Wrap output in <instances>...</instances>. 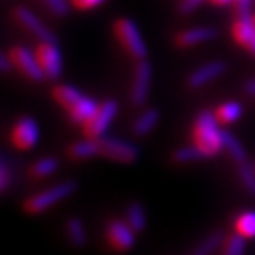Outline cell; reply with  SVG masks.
<instances>
[{"mask_svg": "<svg viewBox=\"0 0 255 255\" xmlns=\"http://www.w3.org/2000/svg\"><path fill=\"white\" fill-rule=\"evenodd\" d=\"M98 103H96L95 100H91L88 98V96H83L78 103L71 106L70 110H66L68 111V116H70V120L73 121L75 125H85L86 121H88L91 116H93L96 113V110H98Z\"/></svg>", "mask_w": 255, "mask_h": 255, "instance_id": "obj_15", "label": "cell"}, {"mask_svg": "<svg viewBox=\"0 0 255 255\" xmlns=\"http://www.w3.org/2000/svg\"><path fill=\"white\" fill-rule=\"evenodd\" d=\"M204 152L199 149L196 144H191V146H182V147H177L172 154V159L177 164H187V162H196L199 159H204Z\"/></svg>", "mask_w": 255, "mask_h": 255, "instance_id": "obj_26", "label": "cell"}, {"mask_svg": "<svg viewBox=\"0 0 255 255\" xmlns=\"http://www.w3.org/2000/svg\"><path fill=\"white\" fill-rule=\"evenodd\" d=\"M192 139L206 157L216 156L224 149L222 131L217 126L216 115L211 111H201L192 126Z\"/></svg>", "mask_w": 255, "mask_h": 255, "instance_id": "obj_1", "label": "cell"}, {"mask_svg": "<svg viewBox=\"0 0 255 255\" xmlns=\"http://www.w3.org/2000/svg\"><path fill=\"white\" fill-rule=\"evenodd\" d=\"M103 2H106V0H71V5L78 10H91Z\"/></svg>", "mask_w": 255, "mask_h": 255, "instance_id": "obj_32", "label": "cell"}, {"mask_svg": "<svg viewBox=\"0 0 255 255\" xmlns=\"http://www.w3.org/2000/svg\"><path fill=\"white\" fill-rule=\"evenodd\" d=\"M236 232L244 239H255V211H246L234 222Z\"/></svg>", "mask_w": 255, "mask_h": 255, "instance_id": "obj_24", "label": "cell"}, {"mask_svg": "<svg viewBox=\"0 0 255 255\" xmlns=\"http://www.w3.org/2000/svg\"><path fill=\"white\" fill-rule=\"evenodd\" d=\"M76 187H78V184H76L75 181H63V182H58V184H53L52 187H48V189L33 194V196H30L23 204L25 212L32 214V216L42 214L47 211V209L57 206L63 199L70 197L71 194L76 191Z\"/></svg>", "mask_w": 255, "mask_h": 255, "instance_id": "obj_2", "label": "cell"}, {"mask_svg": "<svg viewBox=\"0 0 255 255\" xmlns=\"http://www.w3.org/2000/svg\"><path fill=\"white\" fill-rule=\"evenodd\" d=\"M254 167H255V162H254Z\"/></svg>", "mask_w": 255, "mask_h": 255, "instance_id": "obj_38", "label": "cell"}, {"mask_svg": "<svg viewBox=\"0 0 255 255\" xmlns=\"http://www.w3.org/2000/svg\"><path fill=\"white\" fill-rule=\"evenodd\" d=\"M68 154L73 159H90V157L100 156V139H93V137L86 136L85 139L76 141L70 146Z\"/></svg>", "mask_w": 255, "mask_h": 255, "instance_id": "obj_16", "label": "cell"}, {"mask_svg": "<svg viewBox=\"0 0 255 255\" xmlns=\"http://www.w3.org/2000/svg\"><path fill=\"white\" fill-rule=\"evenodd\" d=\"M152 81V66L147 60H137L134 73H132V83H131V93L129 101L132 106H142L147 101Z\"/></svg>", "mask_w": 255, "mask_h": 255, "instance_id": "obj_6", "label": "cell"}, {"mask_svg": "<svg viewBox=\"0 0 255 255\" xmlns=\"http://www.w3.org/2000/svg\"><path fill=\"white\" fill-rule=\"evenodd\" d=\"M65 227H66V236H68V241L71 246L76 249H81L86 246V242H88V234H86L85 224L81 219L78 217L68 219Z\"/></svg>", "mask_w": 255, "mask_h": 255, "instance_id": "obj_18", "label": "cell"}, {"mask_svg": "<svg viewBox=\"0 0 255 255\" xmlns=\"http://www.w3.org/2000/svg\"><path fill=\"white\" fill-rule=\"evenodd\" d=\"M83 96L85 93H81L80 90H76L75 86H70V85H57L53 90V98L57 100L65 110H70L71 106L78 103Z\"/></svg>", "mask_w": 255, "mask_h": 255, "instance_id": "obj_20", "label": "cell"}, {"mask_svg": "<svg viewBox=\"0 0 255 255\" xmlns=\"http://www.w3.org/2000/svg\"><path fill=\"white\" fill-rule=\"evenodd\" d=\"M13 17L25 30H27V32L32 33L35 38H38L40 42H55L57 43L55 33L32 12V10H28L27 7H17L13 10Z\"/></svg>", "mask_w": 255, "mask_h": 255, "instance_id": "obj_9", "label": "cell"}, {"mask_svg": "<svg viewBox=\"0 0 255 255\" xmlns=\"http://www.w3.org/2000/svg\"><path fill=\"white\" fill-rule=\"evenodd\" d=\"M237 174L241 179V184L247 191L249 196L255 197V167L249 162H239L237 164Z\"/></svg>", "mask_w": 255, "mask_h": 255, "instance_id": "obj_25", "label": "cell"}, {"mask_svg": "<svg viewBox=\"0 0 255 255\" xmlns=\"http://www.w3.org/2000/svg\"><path fill=\"white\" fill-rule=\"evenodd\" d=\"M45 3L57 17H65L70 10V3L66 0H45Z\"/></svg>", "mask_w": 255, "mask_h": 255, "instance_id": "obj_29", "label": "cell"}, {"mask_svg": "<svg viewBox=\"0 0 255 255\" xmlns=\"http://www.w3.org/2000/svg\"><path fill=\"white\" fill-rule=\"evenodd\" d=\"M232 37L241 47L255 57V25L252 22V17H237L232 25Z\"/></svg>", "mask_w": 255, "mask_h": 255, "instance_id": "obj_14", "label": "cell"}, {"mask_svg": "<svg viewBox=\"0 0 255 255\" xmlns=\"http://www.w3.org/2000/svg\"><path fill=\"white\" fill-rule=\"evenodd\" d=\"M236 13L237 17L246 18V17H252L251 10H252V0H236Z\"/></svg>", "mask_w": 255, "mask_h": 255, "instance_id": "obj_31", "label": "cell"}, {"mask_svg": "<svg viewBox=\"0 0 255 255\" xmlns=\"http://www.w3.org/2000/svg\"><path fill=\"white\" fill-rule=\"evenodd\" d=\"M202 2H204V0H181V3H179V12H181L182 15L191 13V12H194V10H196Z\"/></svg>", "mask_w": 255, "mask_h": 255, "instance_id": "obj_33", "label": "cell"}, {"mask_svg": "<svg viewBox=\"0 0 255 255\" xmlns=\"http://www.w3.org/2000/svg\"><path fill=\"white\" fill-rule=\"evenodd\" d=\"M37 58L45 71V76L50 80H58L63 73L62 52L55 42H40L35 48Z\"/></svg>", "mask_w": 255, "mask_h": 255, "instance_id": "obj_8", "label": "cell"}, {"mask_svg": "<svg viewBox=\"0 0 255 255\" xmlns=\"http://www.w3.org/2000/svg\"><path fill=\"white\" fill-rule=\"evenodd\" d=\"M214 5H219V7H222V5H229V3H234L236 0H211Z\"/></svg>", "mask_w": 255, "mask_h": 255, "instance_id": "obj_36", "label": "cell"}, {"mask_svg": "<svg viewBox=\"0 0 255 255\" xmlns=\"http://www.w3.org/2000/svg\"><path fill=\"white\" fill-rule=\"evenodd\" d=\"M10 181H12V176H10V167H8V162L7 159L0 161V191L5 192L8 189L10 186Z\"/></svg>", "mask_w": 255, "mask_h": 255, "instance_id": "obj_30", "label": "cell"}, {"mask_svg": "<svg viewBox=\"0 0 255 255\" xmlns=\"http://www.w3.org/2000/svg\"><path fill=\"white\" fill-rule=\"evenodd\" d=\"M159 110L157 108H146L142 113L137 116L134 120V123H132V132H134L136 136H146L149 134V132L154 129L157 121H159Z\"/></svg>", "mask_w": 255, "mask_h": 255, "instance_id": "obj_17", "label": "cell"}, {"mask_svg": "<svg viewBox=\"0 0 255 255\" xmlns=\"http://www.w3.org/2000/svg\"><path fill=\"white\" fill-rule=\"evenodd\" d=\"M38 137H40L38 125H37V121L33 118H30V116L20 118L12 129V142L22 151L32 149L38 142Z\"/></svg>", "mask_w": 255, "mask_h": 255, "instance_id": "obj_10", "label": "cell"}, {"mask_svg": "<svg viewBox=\"0 0 255 255\" xmlns=\"http://www.w3.org/2000/svg\"><path fill=\"white\" fill-rule=\"evenodd\" d=\"M244 251H246V239L236 234V236H231L226 241L222 255H244Z\"/></svg>", "mask_w": 255, "mask_h": 255, "instance_id": "obj_28", "label": "cell"}, {"mask_svg": "<svg viewBox=\"0 0 255 255\" xmlns=\"http://www.w3.org/2000/svg\"><path fill=\"white\" fill-rule=\"evenodd\" d=\"M126 222L134 232H141L144 231L146 224H147V217H146V211L142 207L141 202H131L126 209Z\"/></svg>", "mask_w": 255, "mask_h": 255, "instance_id": "obj_22", "label": "cell"}, {"mask_svg": "<svg viewBox=\"0 0 255 255\" xmlns=\"http://www.w3.org/2000/svg\"><path fill=\"white\" fill-rule=\"evenodd\" d=\"M100 156L108 157L115 162H121V164H132L139 157V149L129 141L105 134L100 137Z\"/></svg>", "mask_w": 255, "mask_h": 255, "instance_id": "obj_4", "label": "cell"}, {"mask_svg": "<svg viewBox=\"0 0 255 255\" xmlns=\"http://www.w3.org/2000/svg\"><path fill=\"white\" fill-rule=\"evenodd\" d=\"M134 234L136 232L128 226L126 221L123 222L113 219L106 226V237H108L110 246L118 252H126L134 246Z\"/></svg>", "mask_w": 255, "mask_h": 255, "instance_id": "obj_11", "label": "cell"}, {"mask_svg": "<svg viewBox=\"0 0 255 255\" xmlns=\"http://www.w3.org/2000/svg\"><path fill=\"white\" fill-rule=\"evenodd\" d=\"M8 53H10V58H12L15 68H17L23 76H27L28 80L42 81L47 78L42 65H40L38 58H37V53L32 52V50L18 45V47L10 48Z\"/></svg>", "mask_w": 255, "mask_h": 255, "instance_id": "obj_7", "label": "cell"}, {"mask_svg": "<svg viewBox=\"0 0 255 255\" xmlns=\"http://www.w3.org/2000/svg\"><path fill=\"white\" fill-rule=\"evenodd\" d=\"M0 68H2L3 73H8V71L13 68V62H12V58H10V53L0 55Z\"/></svg>", "mask_w": 255, "mask_h": 255, "instance_id": "obj_34", "label": "cell"}, {"mask_svg": "<svg viewBox=\"0 0 255 255\" xmlns=\"http://www.w3.org/2000/svg\"><path fill=\"white\" fill-rule=\"evenodd\" d=\"M118 110H120V106L116 100L103 101V103L98 106L96 113L83 125L85 136L93 137V139L103 137L106 134V131H108V128L111 126V123H113V120L116 118V115H118Z\"/></svg>", "mask_w": 255, "mask_h": 255, "instance_id": "obj_5", "label": "cell"}, {"mask_svg": "<svg viewBox=\"0 0 255 255\" xmlns=\"http://www.w3.org/2000/svg\"><path fill=\"white\" fill-rule=\"evenodd\" d=\"M227 71V63L222 60H214L206 65L199 66L187 76V86L192 90L204 88L206 85H209L211 81L217 80L219 76H222Z\"/></svg>", "mask_w": 255, "mask_h": 255, "instance_id": "obj_12", "label": "cell"}, {"mask_svg": "<svg viewBox=\"0 0 255 255\" xmlns=\"http://www.w3.org/2000/svg\"><path fill=\"white\" fill-rule=\"evenodd\" d=\"M242 105L237 103V101H227V103H222L219 108L216 110V118L219 123L222 125H231L236 120H239L242 116Z\"/></svg>", "mask_w": 255, "mask_h": 255, "instance_id": "obj_23", "label": "cell"}, {"mask_svg": "<svg viewBox=\"0 0 255 255\" xmlns=\"http://www.w3.org/2000/svg\"><path fill=\"white\" fill-rule=\"evenodd\" d=\"M217 35H219L217 30L212 27H192L177 33L176 43L181 48H191V47H197L201 43L211 42Z\"/></svg>", "mask_w": 255, "mask_h": 255, "instance_id": "obj_13", "label": "cell"}, {"mask_svg": "<svg viewBox=\"0 0 255 255\" xmlns=\"http://www.w3.org/2000/svg\"><path fill=\"white\" fill-rule=\"evenodd\" d=\"M60 162L57 157H42V159H38L35 164L32 166V172L33 177H48L50 174H53L55 171L58 169Z\"/></svg>", "mask_w": 255, "mask_h": 255, "instance_id": "obj_27", "label": "cell"}, {"mask_svg": "<svg viewBox=\"0 0 255 255\" xmlns=\"http://www.w3.org/2000/svg\"><path fill=\"white\" fill-rule=\"evenodd\" d=\"M226 242V236L222 231H214L206 236L196 247L192 249L189 255H212L222 244Z\"/></svg>", "mask_w": 255, "mask_h": 255, "instance_id": "obj_19", "label": "cell"}, {"mask_svg": "<svg viewBox=\"0 0 255 255\" xmlns=\"http://www.w3.org/2000/svg\"><path fill=\"white\" fill-rule=\"evenodd\" d=\"M252 22H254V25H255V15H254V17H252Z\"/></svg>", "mask_w": 255, "mask_h": 255, "instance_id": "obj_37", "label": "cell"}, {"mask_svg": "<svg viewBox=\"0 0 255 255\" xmlns=\"http://www.w3.org/2000/svg\"><path fill=\"white\" fill-rule=\"evenodd\" d=\"M222 141H224V149L229 152V156L236 161V164L239 162H246L247 161V152L246 147L231 131H222Z\"/></svg>", "mask_w": 255, "mask_h": 255, "instance_id": "obj_21", "label": "cell"}, {"mask_svg": "<svg viewBox=\"0 0 255 255\" xmlns=\"http://www.w3.org/2000/svg\"><path fill=\"white\" fill-rule=\"evenodd\" d=\"M115 37L128 53L136 60H144L147 55V47L142 40V35L137 25L129 18H120L115 22Z\"/></svg>", "mask_w": 255, "mask_h": 255, "instance_id": "obj_3", "label": "cell"}, {"mask_svg": "<svg viewBox=\"0 0 255 255\" xmlns=\"http://www.w3.org/2000/svg\"><path fill=\"white\" fill-rule=\"evenodd\" d=\"M244 91H246V95H249V96H255V78L246 81V85H244Z\"/></svg>", "mask_w": 255, "mask_h": 255, "instance_id": "obj_35", "label": "cell"}]
</instances>
